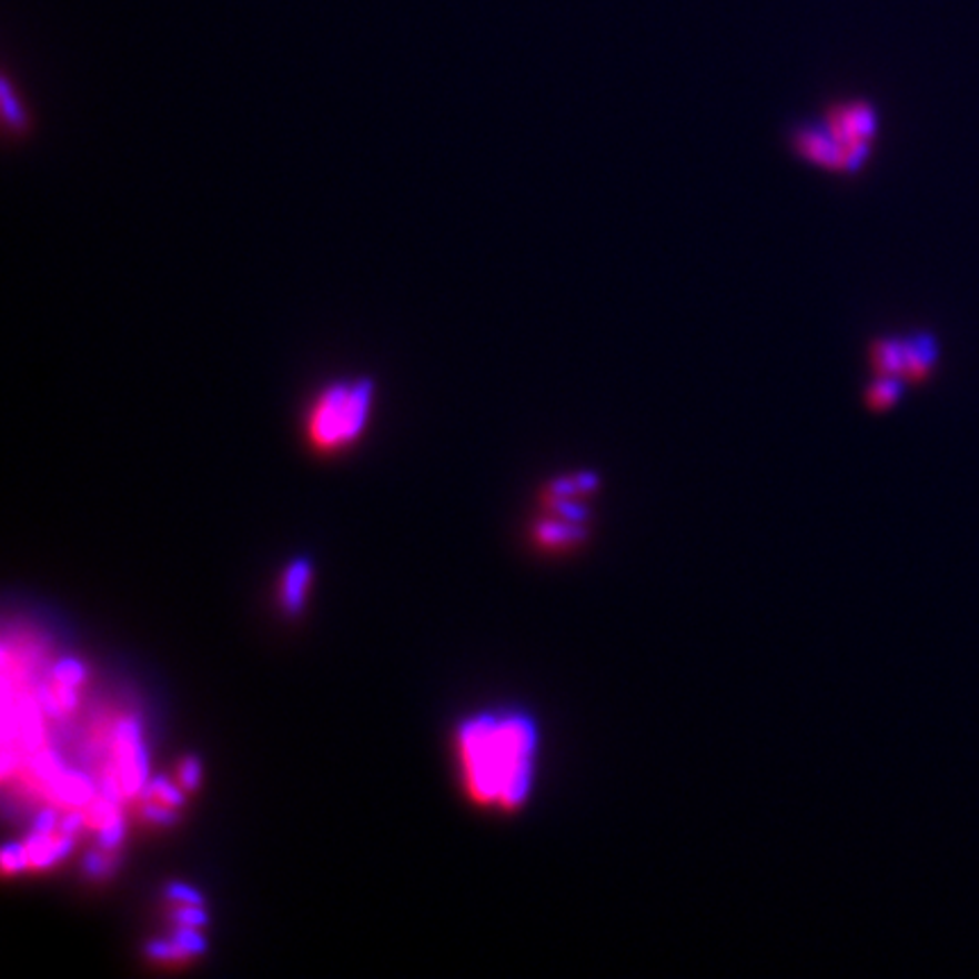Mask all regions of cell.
<instances>
[{
    "label": "cell",
    "instance_id": "obj_16",
    "mask_svg": "<svg viewBox=\"0 0 979 979\" xmlns=\"http://www.w3.org/2000/svg\"><path fill=\"white\" fill-rule=\"evenodd\" d=\"M143 814H145L148 821L159 824V826H169L175 821V809L161 805V803H154V800H150V805L143 809Z\"/></svg>",
    "mask_w": 979,
    "mask_h": 979
},
{
    "label": "cell",
    "instance_id": "obj_15",
    "mask_svg": "<svg viewBox=\"0 0 979 979\" xmlns=\"http://www.w3.org/2000/svg\"><path fill=\"white\" fill-rule=\"evenodd\" d=\"M121 841H123V821H121V816L117 814L112 821H107V824L100 828V844H102L107 850H112V848H117Z\"/></svg>",
    "mask_w": 979,
    "mask_h": 979
},
{
    "label": "cell",
    "instance_id": "obj_6",
    "mask_svg": "<svg viewBox=\"0 0 979 979\" xmlns=\"http://www.w3.org/2000/svg\"><path fill=\"white\" fill-rule=\"evenodd\" d=\"M941 361V343L930 332H916L907 336V370L905 379L920 384L928 379Z\"/></svg>",
    "mask_w": 979,
    "mask_h": 979
},
{
    "label": "cell",
    "instance_id": "obj_13",
    "mask_svg": "<svg viewBox=\"0 0 979 979\" xmlns=\"http://www.w3.org/2000/svg\"><path fill=\"white\" fill-rule=\"evenodd\" d=\"M26 866H30L26 846H19V844L6 846V850H3V868H6V874H19V870H23Z\"/></svg>",
    "mask_w": 979,
    "mask_h": 979
},
{
    "label": "cell",
    "instance_id": "obj_11",
    "mask_svg": "<svg viewBox=\"0 0 979 979\" xmlns=\"http://www.w3.org/2000/svg\"><path fill=\"white\" fill-rule=\"evenodd\" d=\"M145 796L154 803H161L166 807H180L182 805V791L171 783V780H152L145 789Z\"/></svg>",
    "mask_w": 979,
    "mask_h": 979
},
{
    "label": "cell",
    "instance_id": "obj_2",
    "mask_svg": "<svg viewBox=\"0 0 979 979\" xmlns=\"http://www.w3.org/2000/svg\"><path fill=\"white\" fill-rule=\"evenodd\" d=\"M376 386L370 376L336 379L306 404L304 438L317 454H339L363 438L372 417Z\"/></svg>",
    "mask_w": 979,
    "mask_h": 979
},
{
    "label": "cell",
    "instance_id": "obj_5",
    "mask_svg": "<svg viewBox=\"0 0 979 979\" xmlns=\"http://www.w3.org/2000/svg\"><path fill=\"white\" fill-rule=\"evenodd\" d=\"M794 145H796L800 157H805L807 161L816 163V166H824V169H830V171H841L844 148L835 141V137L828 132L826 125H821V128H816V125L798 128V132L794 137Z\"/></svg>",
    "mask_w": 979,
    "mask_h": 979
},
{
    "label": "cell",
    "instance_id": "obj_10",
    "mask_svg": "<svg viewBox=\"0 0 979 979\" xmlns=\"http://www.w3.org/2000/svg\"><path fill=\"white\" fill-rule=\"evenodd\" d=\"M171 943L175 950V959L195 957L204 950V939L200 937L198 928H186V925H180V930Z\"/></svg>",
    "mask_w": 979,
    "mask_h": 979
},
{
    "label": "cell",
    "instance_id": "obj_14",
    "mask_svg": "<svg viewBox=\"0 0 979 979\" xmlns=\"http://www.w3.org/2000/svg\"><path fill=\"white\" fill-rule=\"evenodd\" d=\"M175 922L200 930L202 925H206V914L202 911V905H180L175 914Z\"/></svg>",
    "mask_w": 979,
    "mask_h": 979
},
{
    "label": "cell",
    "instance_id": "obj_9",
    "mask_svg": "<svg viewBox=\"0 0 979 979\" xmlns=\"http://www.w3.org/2000/svg\"><path fill=\"white\" fill-rule=\"evenodd\" d=\"M905 388H907L905 376H876L874 384H870L864 393L866 406L876 413L887 411L902 397Z\"/></svg>",
    "mask_w": 979,
    "mask_h": 979
},
{
    "label": "cell",
    "instance_id": "obj_21",
    "mask_svg": "<svg viewBox=\"0 0 979 979\" xmlns=\"http://www.w3.org/2000/svg\"><path fill=\"white\" fill-rule=\"evenodd\" d=\"M107 868H109V857L107 855H100V852H91L89 855V859H87V870H89V874L98 876V874H104Z\"/></svg>",
    "mask_w": 979,
    "mask_h": 979
},
{
    "label": "cell",
    "instance_id": "obj_12",
    "mask_svg": "<svg viewBox=\"0 0 979 979\" xmlns=\"http://www.w3.org/2000/svg\"><path fill=\"white\" fill-rule=\"evenodd\" d=\"M3 107H6V125L12 130H23L26 128V109L21 107V102H17L14 89L10 87V80L3 82Z\"/></svg>",
    "mask_w": 979,
    "mask_h": 979
},
{
    "label": "cell",
    "instance_id": "obj_8",
    "mask_svg": "<svg viewBox=\"0 0 979 979\" xmlns=\"http://www.w3.org/2000/svg\"><path fill=\"white\" fill-rule=\"evenodd\" d=\"M309 585H311V563L304 558L293 561L282 578V606L289 615H297L304 610Z\"/></svg>",
    "mask_w": 979,
    "mask_h": 979
},
{
    "label": "cell",
    "instance_id": "obj_19",
    "mask_svg": "<svg viewBox=\"0 0 979 979\" xmlns=\"http://www.w3.org/2000/svg\"><path fill=\"white\" fill-rule=\"evenodd\" d=\"M82 676H84V672H82V667L78 665V663H64L62 667H58V674H54V678H58V683H62V685H69V687H75L80 680H82Z\"/></svg>",
    "mask_w": 979,
    "mask_h": 979
},
{
    "label": "cell",
    "instance_id": "obj_17",
    "mask_svg": "<svg viewBox=\"0 0 979 979\" xmlns=\"http://www.w3.org/2000/svg\"><path fill=\"white\" fill-rule=\"evenodd\" d=\"M200 776H202V767H200L198 759L189 757V759L182 761V767H180V785L184 789H195L198 783H200Z\"/></svg>",
    "mask_w": 979,
    "mask_h": 979
},
{
    "label": "cell",
    "instance_id": "obj_20",
    "mask_svg": "<svg viewBox=\"0 0 979 979\" xmlns=\"http://www.w3.org/2000/svg\"><path fill=\"white\" fill-rule=\"evenodd\" d=\"M54 826H58V819H54V814H52V811H46V814L37 816L34 832H37V835H52V832H54Z\"/></svg>",
    "mask_w": 979,
    "mask_h": 979
},
{
    "label": "cell",
    "instance_id": "obj_4",
    "mask_svg": "<svg viewBox=\"0 0 979 979\" xmlns=\"http://www.w3.org/2000/svg\"><path fill=\"white\" fill-rule=\"evenodd\" d=\"M117 765L121 776V787L125 794H137L145 783V753L141 746V735L137 721L128 719L121 724L117 735Z\"/></svg>",
    "mask_w": 979,
    "mask_h": 979
},
{
    "label": "cell",
    "instance_id": "obj_7",
    "mask_svg": "<svg viewBox=\"0 0 979 979\" xmlns=\"http://www.w3.org/2000/svg\"><path fill=\"white\" fill-rule=\"evenodd\" d=\"M870 367L876 376H905L907 370V336L876 339L868 347Z\"/></svg>",
    "mask_w": 979,
    "mask_h": 979
},
{
    "label": "cell",
    "instance_id": "obj_18",
    "mask_svg": "<svg viewBox=\"0 0 979 979\" xmlns=\"http://www.w3.org/2000/svg\"><path fill=\"white\" fill-rule=\"evenodd\" d=\"M169 898L175 900L178 905H202V896L184 885H171L169 887Z\"/></svg>",
    "mask_w": 979,
    "mask_h": 979
},
{
    "label": "cell",
    "instance_id": "obj_1",
    "mask_svg": "<svg viewBox=\"0 0 979 979\" xmlns=\"http://www.w3.org/2000/svg\"><path fill=\"white\" fill-rule=\"evenodd\" d=\"M467 796L481 807L519 811L535 787L539 728L524 710L481 713L458 728Z\"/></svg>",
    "mask_w": 979,
    "mask_h": 979
},
{
    "label": "cell",
    "instance_id": "obj_3",
    "mask_svg": "<svg viewBox=\"0 0 979 979\" xmlns=\"http://www.w3.org/2000/svg\"><path fill=\"white\" fill-rule=\"evenodd\" d=\"M824 125L841 148H850L866 141L874 143L878 132V117L876 109L868 102H846L828 109Z\"/></svg>",
    "mask_w": 979,
    "mask_h": 979
}]
</instances>
